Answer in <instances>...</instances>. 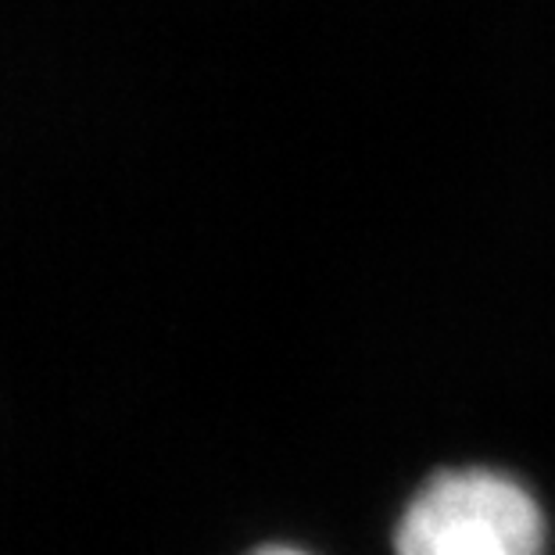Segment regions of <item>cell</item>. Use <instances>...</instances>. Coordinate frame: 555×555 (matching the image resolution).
<instances>
[{
	"label": "cell",
	"mask_w": 555,
	"mask_h": 555,
	"mask_svg": "<svg viewBox=\"0 0 555 555\" xmlns=\"http://www.w3.org/2000/svg\"><path fill=\"white\" fill-rule=\"evenodd\" d=\"M548 527L527 483L488 466L434 474L395 530L398 555H545Z\"/></svg>",
	"instance_id": "6da1fadb"
},
{
	"label": "cell",
	"mask_w": 555,
	"mask_h": 555,
	"mask_svg": "<svg viewBox=\"0 0 555 555\" xmlns=\"http://www.w3.org/2000/svg\"><path fill=\"white\" fill-rule=\"evenodd\" d=\"M255 555H309V552H298V548H287V545H269V548L255 552Z\"/></svg>",
	"instance_id": "7a4b0ae2"
}]
</instances>
